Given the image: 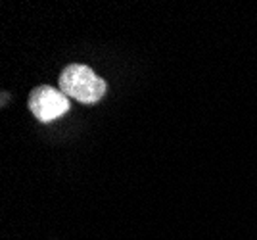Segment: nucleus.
Wrapping results in <instances>:
<instances>
[{
	"label": "nucleus",
	"mask_w": 257,
	"mask_h": 240,
	"mask_svg": "<svg viewBox=\"0 0 257 240\" xmlns=\"http://www.w3.org/2000/svg\"><path fill=\"white\" fill-rule=\"evenodd\" d=\"M29 109L39 121L50 123V121L62 117L69 109V98L62 90L43 85V87H37L31 90V94H29Z\"/></svg>",
	"instance_id": "nucleus-2"
},
{
	"label": "nucleus",
	"mask_w": 257,
	"mask_h": 240,
	"mask_svg": "<svg viewBox=\"0 0 257 240\" xmlns=\"http://www.w3.org/2000/svg\"><path fill=\"white\" fill-rule=\"evenodd\" d=\"M58 85L67 98H75L83 104H96L98 100L104 98L107 90L106 81L83 64L65 66Z\"/></svg>",
	"instance_id": "nucleus-1"
}]
</instances>
